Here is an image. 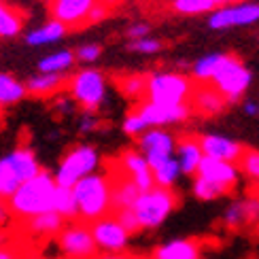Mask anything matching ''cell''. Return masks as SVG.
I'll use <instances>...</instances> for the list:
<instances>
[{
    "label": "cell",
    "mask_w": 259,
    "mask_h": 259,
    "mask_svg": "<svg viewBox=\"0 0 259 259\" xmlns=\"http://www.w3.org/2000/svg\"><path fill=\"white\" fill-rule=\"evenodd\" d=\"M68 92L85 115H96L106 98V77L96 68H83L70 77Z\"/></svg>",
    "instance_id": "ba28073f"
},
{
    "label": "cell",
    "mask_w": 259,
    "mask_h": 259,
    "mask_svg": "<svg viewBox=\"0 0 259 259\" xmlns=\"http://www.w3.org/2000/svg\"><path fill=\"white\" fill-rule=\"evenodd\" d=\"M115 217L119 219V223L123 225V228H125L130 234H136V232H140V223H138V217H136L134 208H125V210L115 212Z\"/></svg>",
    "instance_id": "f35d334b"
},
{
    "label": "cell",
    "mask_w": 259,
    "mask_h": 259,
    "mask_svg": "<svg viewBox=\"0 0 259 259\" xmlns=\"http://www.w3.org/2000/svg\"><path fill=\"white\" fill-rule=\"evenodd\" d=\"M56 191H58V183L56 177L49 170L42 168L38 177L30 179L24 183L15 196L9 200V208L11 214L19 221H30L38 217V214L53 212V200H56Z\"/></svg>",
    "instance_id": "6da1fadb"
},
{
    "label": "cell",
    "mask_w": 259,
    "mask_h": 259,
    "mask_svg": "<svg viewBox=\"0 0 259 259\" xmlns=\"http://www.w3.org/2000/svg\"><path fill=\"white\" fill-rule=\"evenodd\" d=\"M193 90V81L181 72H153L147 77V102L187 104Z\"/></svg>",
    "instance_id": "8992f818"
},
{
    "label": "cell",
    "mask_w": 259,
    "mask_h": 259,
    "mask_svg": "<svg viewBox=\"0 0 259 259\" xmlns=\"http://www.w3.org/2000/svg\"><path fill=\"white\" fill-rule=\"evenodd\" d=\"M255 221H259V198L236 200L223 212V225L228 230H240Z\"/></svg>",
    "instance_id": "ac0fdd59"
},
{
    "label": "cell",
    "mask_w": 259,
    "mask_h": 259,
    "mask_svg": "<svg viewBox=\"0 0 259 259\" xmlns=\"http://www.w3.org/2000/svg\"><path fill=\"white\" fill-rule=\"evenodd\" d=\"M240 172H244L249 179L257 181L259 183V151L255 149H246L244 151V155L240 159V164H238Z\"/></svg>",
    "instance_id": "8d00e7d4"
},
{
    "label": "cell",
    "mask_w": 259,
    "mask_h": 259,
    "mask_svg": "<svg viewBox=\"0 0 259 259\" xmlns=\"http://www.w3.org/2000/svg\"><path fill=\"white\" fill-rule=\"evenodd\" d=\"M136 111L147 121L149 127H166V125L187 121L193 109L189 102L187 104H155L145 100L136 106Z\"/></svg>",
    "instance_id": "4fadbf2b"
},
{
    "label": "cell",
    "mask_w": 259,
    "mask_h": 259,
    "mask_svg": "<svg viewBox=\"0 0 259 259\" xmlns=\"http://www.w3.org/2000/svg\"><path fill=\"white\" fill-rule=\"evenodd\" d=\"M92 234L100 253H125L130 244V236H132L119 223V219L115 217V212L92 223Z\"/></svg>",
    "instance_id": "8fae6325"
},
{
    "label": "cell",
    "mask_w": 259,
    "mask_h": 259,
    "mask_svg": "<svg viewBox=\"0 0 259 259\" xmlns=\"http://www.w3.org/2000/svg\"><path fill=\"white\" fill-rule=\"evenodd\" d=\"M100 3H102V5H106V7H109V9H113L115 5H119V3H121V0H100Z\"/></svg>",
    "instance_id": "7dc6e473"
},
{
    "label": "cell",
    "mask_w": 259,
    "mask_h": 259,
    "mask_svg": "<svg viewBox=\"0 0 259 259\" xmlns=\"http://www.w3.org/2000/svg\"><path fill=\"white\" fill-rule=\"evenodd\" d=\"M74 56H77V62H81V64H92L102 56V47L98 42H88V45H81L74 51Z\"/></svg>",
    "instance_id": "74e56055"
},
{
    "label": "cell",
    "mask_w": 259,
    "mask_h": 259,
    "mask_svg": "<svg viewBox=\"0 0 259 259\" xmlns=\"http://www.w3.org/2000/svg\"><path fill=\"white\" fill-rule=\"evenodd\" d=\"M183 175V170L179 166L177 157H170L168 161H164L161 166H157L153 170V179H155V187H164V189H172L177 185L179 177Z\"/></svg>",
    "instance_id": "4dcf8cb0"
},
{
    "label": "cell",
    "mask_w": 259,
    "mask_h": 259,
    "mask_svg": "<svg viewBox=\"0 0 259 259\" xmlns=\"http://www.w3.org/2000/svg\"><path fill=\"white\" fill-rule=\"evenodd\" d=\"M74 62H77V56L70 49H60L56 53H49V56L38 60V70L47 72V74H66Z\"/></svg>",
    "instance_id": "484cf974"
},
{
    "label": "cell",
    "mask_w": 259,
    "mask_h": 259,
    "mask_svg": "<svg viewBox=\"0 0 259 259\" xmlns=\"http://www.w3.org/2000/svg\"><path fill=\"white\" fill-rule=\"evenodd\" d=\"M175 157L179 159V166L183 170V175L196 177L198 168L204 159V151L200 147V138L196 136H181L177 143V153Z\"/></svg>",
    "instance_id": "ffe728a7"
},
{
    "label": "cell",
    "mask_w": 259,
    "mask_h": 259,
    "mask_svg": "<svg viewBox=\"0 0 259 259\" xmlns=\"http://www.w3.org/2000/svg\"><path fill=\"white\" fill-rule=\"evenodd\" d=\"M117 166L127 179H132L136 183V187L140 191H149L155 187V179H153V170H151L147 157L140 153L138 149H125L121 151V155L117 157Z\"/></svg>",
    "instance_id": "9a60e30c"
},
{
    "label": "cell",
    "mask_w": 259,
    "mask_h": 259,
    "mask_svg": "<svg viewBox=\"0 0 259 259\" xmlns=\"http://www.w3.org/2000/svg\"><path fill=\"white\" fill-rule=\"evenodd\" d=\"M100 127V119L96 115H83L81 121H79V132L81 134H88V132H94V130Z\"/></svg>",
    "instance_id": "b9f144b4"
},
{
    "label": "cell",
    "mask_w": 259,
    "mask_h": 259,
    "mask_svg": "<svg viewBox=\"0 0 259 259\" xmlns=\"http://www.w3.org/2000/svg\"><path fill=\"white\" fill-rule=\"evenodd\" d=\"M259 21V3L244 0L221 7L208 15V28L212 30H225V28H238V26H251Z\"/></svg>",
    "instance_id": "7c38bea8"
},
{
    "label": "cell",
    "mask_w": 259,
    "mask_h": 259,
    "mask_svg": "<svg viewBox=\"0 0 259 259\" xmlns=\"http://www.w3.org/2000/svg\"><path fill=\"white\" fill-rule=\"evenodd\" d=\"M24 228L30 236H34V238L51 240L62 234V230L66 228V221H64L58 212H45V214H38V217L26 221Z\"/></svg>",
    "instance_id": "7402d4cb"
},
{
    "label": "cell",
    "mask_w": 259,
    "mask_h": 259,
    "mask_svg": "<svg viewBox=\"0 0 259 259\" xmlns=\"http://www.w3.org/2000/svg\"><path fill=\"white\" fill-rule=\"evenodd\" d=\"M191 191H193V196H196L198 200H202V202L219 200V198H223V196H228V193H230L228 189H223V187L214 185V183H210V181H206V179H200V177L193 179Z\"/></svg>",
    "instance_id": "836d02e7"
},
{
    "label": "cell",
    "mask_w": 259,
    "mask_h": 259,
    "mask_svg": "<svg viewBox=\"0 0 259 259\" xmlns=\"http://www.w3.org/2000/svg\"><path fill=\"white\" fill-rule=\"evenodd\" d=\"M26 94H28L26 83L17 81L9 72H0V106L17 104L26 98Z\"/></svg>",
    "instance_id": "4316f807"
},
{
    "label": "cell",
    "mask_w": 259,
    "mask_h": 259,
    "mask_svg": "<svg viewBox=\"0 0 259 259\" xmlns=\"http://www.w3.org/2000/svg\"><path fill=\"white\" fill-rule=\"evenodd\" d=\"M189 104H191L193 111H198L202 115H217L225 109L228 100H225L212 85H198L191 94Z\"/></svg>",
    "instance_id": "603a6c76"
},
{
    "label": "cell",
    "mask_w": 259,
    "mask_h": 259,
    "mask_svg": "<svg viewBox=\"0 0 259 259\" xmlns=\"http://www.w3.org/2000/svg\"><path fill=\"white\" fill-rule=\"evenodd\" d=\"M177 143L175 134L168 132L166 127H149L143 136L136 138V149L147 157L151 170H155L170 157L177 153Z\"/></svg>",
    "instance_id": "30bf717a"
},
{
    "label": "cell",
    "mask_w": 259,
    "mask_h": 259,
    "mask_svg": "<svg viewBox=\"0 0 259 259\" xmlns=\"http://www.w3.org/2000/svg\"><path fill=\"white\" fill-rule=\"evenodd\" d=\"M68 77L66 74H47V72H38L34 77H30L26 81V90L28 94L32 96H40V98H45V96H53L58 94L60 90L68 88Z\"/></svg>",
    "instance_id": "cb8c5ba5"
},
{
    "label": "cell",
    "mask_w": 259,
    "mask_h": 259,
    "mask_svg": "<svg viewBox=\"0 0 259 259\" xmlns=\"http://www.w3.org/2000/svg\"><path fill=\"white\" fill-rule=\"evenodd\" d=\"M13 217L11 214V208H9V202L5 200H0V228H5V225L9 223V219Z\"/></svg>",
    "instance_id": "7bdbcfd3"
},
{
    "label": "cell",
    "mask_w": 259,
    "mask_h": 259,
    "mask_svg": "<svg viewBox=\"0 0 259 259\" xmlns=\"http://www.w3.org/2000/svg\"><path fill=\"white\" fill-rule=\"evenodd\" d=\"M111 177H113V212L134 208V204L143 191H140L136 187V183L132 179H127L121 170H119V175H117L115 170H111Z\"/></svg>",
    "instance_id": "44dd1931"
},
{
    "label": "cell",
    "mask_w": 259,
    "mask_h": 259,
    "mask_svg": "<svg viewBox=\"0 0 259 259\" xmlns=\"http://www.w3.org/2000/svg\"><path fill=\"white\" fill-rule=\"evenodd\" d=\"M244 113H246V115H259V104H255V102H244Z\"/></svg>",
    "instance_id": "bcb514c9"
},
{
    "label": "cell",
    "mask_w": 259,
    "mask_h": 259,
    "mask_svg": "<svg viewBox=\"0 0 259 259\" xmlns=\"http://www.w3.org/2000/svg\"><path fill=\"white\" fill-rule=\"evenodd\" d=\"M24 28V13L0 0V38H13Z\"/></svg>",
    "instance_id": "f1b7e54d"
},
{
    "label": "cell",
    "mask_w": 259,
    "mask_h": 259,
    "mask_svg": "<svg viewBox=\"0 0 259 259\" xmlns=\"http://www.w3.org/2000/svg\"><path fill=\"white\" fill-rule=\"evenodd\" d=\"M164 42L155 36H145V38H138V40H130L127 42V51H134V53H143V56H153V53L161 51Z\"/></svg>",
    "instance_id": "e575fe53"
},
{
    "label": "cell",
    "mask_w": 259,
    "mask_h": 259,
    "mask_svg": "<svg viewBox=\"0 0 259 259\" xmlns=\"http://www.w3.org/2000/svg\"><path fill=\"white\" fill-rule=\"evenodd\" d=\"M119 92L130 100H147V77L145 74H127L117 81Z\"/></svg>",
    "instance_id": "1f68e13d"
},
{
    "label": "cell",
    "mask_w": 259,
    "mask_h": 259,
    "mask_svg": "<svg viewBox=\"0 0 259 259\" xmlns=\"http://www.w3.org/2000/svg\"><path fill=\"white\" fill-rule=\"evenodd\" d=\"M251 81H253V74L242 64V60L232 56V53H223L221 64H219V68L214 72L210 83H212V88L228 100V104H232L242 98L244 92L249 90Z\"/></svg>",
    "instance_id": "52a82bcc"
},
{
    "label": "cell",
    "mask_w": 259,
    "mask_h": 259,
    "mask_svg": "<svg viewBox=\"0 0 259 259\" xmlns=\"http://www.w3.org/2000/svg\"><path fill=\"white\" fill-rule=\"evenodd\" d=\"M68 28L60 24V21L56 19H49L47 24H42L38 28H34L32 32H28L26 34V42L30 47H42V45H51V42H56L60 38L66 36Z\"/></svg>",
    "instance_id": "d4e9b609"
},
{
    "label": "cell",
    "mask_w": 259,
    "mask_h": 259,
    "mask_svg": "<svg viewBox=\"0 0 259 259\" xmlns=\"http://www.w3.org/2000/svg\"><path fill=\"white\" fill-rule=\"evenodd\" d=\"M257 117H259V115H257Z\"/></svg>",
    "instance_id": "681fc988"
},
{
    "label": "cell",
    "mask_w": 259,
    "mask_h": 259,
    "mask_svg": "<svg viewBox=\"0 0 259 259\" xmlns=\"http://www.w3.org/2000/svg\"><path fill=\"white\" fill-rule=\"evenodd\" d=\"M53 212H58L66 223L79 221V206H77V198H74L72 189L58 187L56 200H53Z\"/></svg>",
    "instance_id": "83f0119b"
},
{
    "label": "cell",
    "mask_w": 259,
    "mask_h": 259,
    "mask_svg": "<svg viewBox=\"0 0 259 259\" xmlns=\"http://www.w3.org/2000/svg\"><path fill=\"white\" fill-rule=\"evenodd\" d=\"M109 13H111V9L106 7V5H102V3H98V5H96V7L92 9V13H90V17H88V26L100 24L102 19L109 17Z\"/></svg>",
    "instance_id": "60d3db41"
},
{
    "label": "cell",
    "mask_w": 259,
    "mask_h": 259,
    "mask_svg": "<svg viewBox=\"0 0 259 259\" xmlns=\"http://www.w3.org/2000/svg\"><path fill=\"white\" fill-rule=\"evenodd\" d=\"M177 206H179V196L175 189L153 187L140 193V198L134 204V212L138 217L140 230H157L175 212Z\"/></svg>",
    "instance_id": "5b68a950"
},
{
    "label": "cell",
    "mask_w": 259,
    "mask_h": 259,
    "mask_svg": "<svg viewBox=\"0 0 259 259\" xmlns=\"http://www.w3.org/2000/svg\"><path fill=\"white\" fill-rule=\"evenodd\" d=\"M200 147L204 151V157L230 161V164H240L244 155V147L234 138H228L223 134H202L200 136Z\"/></svg>",
    "instance_id": "2e32d148"
},
{
    "label": "cell",
    "mask_w": 259,
    "mask_h": 259,
    "mask_svg": "<svg viewBox=\"0 0 259 259\" xmlns=\"http://www.w3.org/2000/svg\"><path fill=\"white\" fill-rule=\"evenodd\" d=\"M40 172L42 166L30 147H15L0 157V200L9 202L24 183L38 177Z\"/></svg>",
    "instance_id": "3957f363"
},
{
    "label": "cell",
    "mask_w": 259,
    "mask_h": 259,
    "mask_svg": "<svg viewBox=\"0 0 259 259\" xmlns=\"http://www.w3.org/2000/svg\"><path fill=\"white\" fill-rule=\"evenodd\" d=\"M40 3H47V5H51V3H53V0H40Z\"/></svg>",
    "instance_id": "c3c4849f"
},
{
    "label": "cell",
    "mask_w": 259,
    "mask_h": 259,
    "mask_svg": "<svg viewBox=\"0 0 259 259\" xmlns=\"http://www.w3.org/2000/svg\"><path fill=\"white\" fill-rule=\"evenodd\" d=\"M98 3L100 0H53L49 5V15L68 30H81L88 26V17Z\"/></svg>",
    "instance_id": "5bb4252c"
},
{
    "label": "cell",
    "mask_w": 259,
    "mask_h": 259,
    "mask_svg": "<svg viewBox=\"0 0 259 259\" xmlns=\"http://www.w3.org/2000/svg\"><path fill=\"white\" fill-rule=\"evenodd\" d=\"M221 58H223V53H208V56L200 58V60L191 66L193 79H198L200 83H208V81H212L214 72H217L219 64H221Z\"/></svg>",
    "instance_id": "d6a6232c"
},
{
    "label": "cell",
    "mask_w": 259,
    "mask_h": 259,
    "mask_svg": "<svg viewBox=\"0 0 259 259\" xmlns=\"http://www.w3.org/2000/svg\"><path fill=\"white\" fill-rule=\"evenodd\" d=\"M149 34H151V26L147 24V21H136V24H132L125 30L127 40H138V38H145Z\"/></svg>",
    "instance_id": "ab89813d"
},
{
    "label": "cell",
    "mask_w": 259,
    "mask_h": 259,
    "mask_svg": "<svg viewBox=\"0 0 259 259\" xmlns=\"http://www.w3.org/2000/svg\"><path fill=\"white\" fill-rule=\"evenodd\" d=\"M151 259H202V242L196 238H175L151 253Z\"/></svg>",
    "instance_id": "d6986e66"
},
{
    "label": "cell",
    "mask_w": 259,
    "mask_h": 259,
    "mask_svg": "<svg viewBox=\"0 0 259 259\" xmlns=\"http://www.w3.org/2000/svg\"><path fill=\"white\" fill-rule=\"evenodd\" d=\"M121 127H123V132H125L127 136H134V138L143 136L147 130H149L147 121L143 119V117H140V113H138L136 109H134L132 113H127V115H125V119H123Z\"/></svg>",
    "instance_id": "d590c367"
},
{
    "label": "cell",
    "mask_w": 259,
    "mask_h": 259,
    "mask_svg": "<svg viewBox=\"0 0 259 259\" xmlns=\"http://www.w3.org/2000/svg\"><path fill=\"white\" fill-rule=\"evenodd\" d=\"M96 259H134V257L127 253H100Z\"/></svg>",
    "instance_id": "f6af8a7d"
},
{
    "label": "cell",
    "mask_w": 259,
    "mask_h": 259,
    "mask_svg": "<svg viewBox=\"0 0 259 259\" xmlns=\"http://www.w3.org/2000/svg\"><path fill=\"white\" fill-rule=\"evenodd\" d=\"M172 9L181 15H200V13H212L221 9V0H172Z\"/></svg>",
    "instance_id": "f546056e"
},
{
    "label": "cell",
    "mask_w": 259,
    "mask_h": 259,
    "mask_svg": "<svg viewBox=\"0 0 259 259\" xmlns=\"http://www.w3.org/2000/svg\"><path fill=\"white\" fill-rule=\"evenodd\" d=\"M58 249L64 259H96L100 255L96 246L92 225L83 221H70L56 238Z\"/></svg>",
    "instance_id": "9c48e42d"
},
{
    "label": "cell",
    "mask_w": 259,
    "mask_h": 259,
    "mask_svg": "<svg viewBox=\"0 0 259 259\" xmlns=\"http://www.w3.org/2000/svg\"><path fill=\"white\" fill-rule=\"evenodd\" d=\"M0 259H21L15 249H11L7 244H0Z\"/></svg>",
    "instance_id": "ee69618b"
},
{
    "label": "cell",
    "mask_w": 259,
    "mask_h": 259,
    "mask_svg": "<svg viewBox=\"0 0 259 259\" xmlns=\"http://www.w3.org/2000/svg\"><path fill=\"white\" fill-rule=\"evenodd\" d=\"M79 206V221L96 223L113 214V177L111 172H94L72 187Z\"/></svg>",
    "instance_id": "7a4b0ae2"
},
{
    "label": "cell",
    "mask_w": 259,
    "mask_h": 259,
    "mask_svg": "<svg viewBox=\"0 0 259 259\" xmlns=\"http://www.w3.org/2000/svg\"><path fill=\"white\" fill-rule=\"evenodd\" d=\"M98 168H100V153L96 151V147L83 143V145L70 147L64 153L56 172H53V177H56L58 187L72 189L79 181L94 175V172H98Z\"/></svg>",
    "instance_id": "277c9868"
},
{
    "label": "cell",
    "mask_w": 259,
    "mask_h": 259,
    "mask_svg": "<svg viewBox=\"0 0 259 259\" xmlns=\"http://www.w3.org/2000/svg\"><path fill=\"white\" fill-rule=\"evenodd\" d=\"M200 179H206L214 185H219L223 189L232 191L236 185H238L240 179V168L238 164H230V161H221V159H212V157H204L202 164L198 168Z\"/></svg>",
    "instance_id": "e0dca14e"
}]
</instances>
